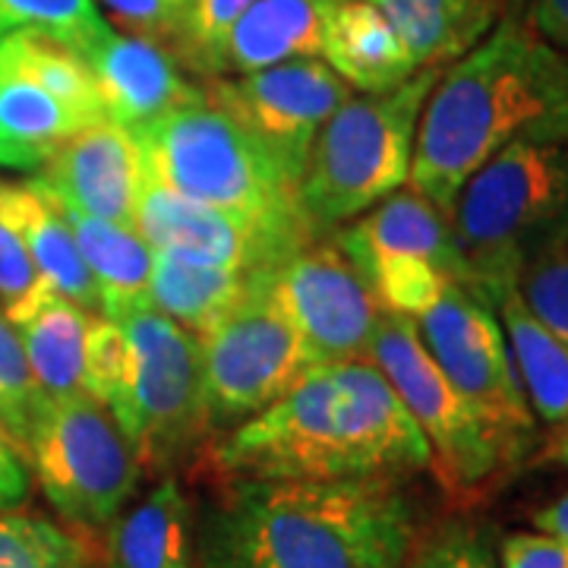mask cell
I'll return each mask as SVG.
<instances>
[{
	"label": "cell",
	"mask_w": 568,
	"mask_h": 568,
	"mask_svg": "<svg viewBox=\"0 0 568 568\" xmlns=\"http://www.w3.org/2000/svg\"><path fill=\"white\" fill-rule=\"evenodd\" d=\"M219 480H405L429 470V446L369 361L306 369L278 402L212 446Z\"/></svg>",
	"instance_id": "obj_1"
},
{
	"label": "cell",
	"mask_w": 568,
	"mask_h": 568,
	"mask_svg": "<svg viewBox=\"0 0 568 568\" xmlns=\"http://www.w3.org/2000/svg\"><path fill=\"white\" fill-rule=\"evenodd\" d=\"M114 323L126 335V376L108 410L136 452L142 474H178L212 433L203 347L149 304Z\"/></svg>",
	"instance_id": "obj_7"
},
{
	"label": "cell",
	"mask_w": 568,
	"mask_h": 568,
	"mask_svg": "<svg viewBox=\"0 0 568 568\" xmlns=\"http://www.w3.org/2000/svg\"><path fill=\"white\" fill-rule=\"evenodd\" d=\"M133 227L152 250H171L200 263L244 272L275 268L306 244L325 237L310 219H253L224 212L178 196L152 178L142 186Z\"/></svg>",
	"instance_id": "obj_14"
},
{
	"label": "cell",
	"mask_w": 568,
	"mask_h": 568,
	"mask_svg": "<svg viewBox=\"0 0 568 568\" xmlns=\"http://www.w3.org/2000/svg\"><path fill=\"white\" fill-rule=\"evenodd\" d=\"M29 496V467L22 462V452L0 424V511L20 508Z\"/></svg>",
	"instance_id": "obj_40"
},
{
	"label": "cell",
	"mask_w": 568,
	"mask_h": 568,
	"mask_svg": "<svg viewBox=\"0 0 568 568\" xmlns=\"http://www.w3.org/2000/svg\"><path fill=\"white\" fill-rule=\"evenodd\" d=\"M89 123L32 80L0 67V130L13 140L51 152Z\"/></svg>",
	"instance_id": "obj_29"
},
{
	"label": "cell",
	"mask_w": 568,
	"mask_h": 568,
	"mask_svg": "<svg viewBox=\"0 0 568 568\" xmlns=\"http://www.w3.org/2000/svg\"><path fill=\"white\" fill-rule=\"evenodd\" d=\"M260 272L224 268L171 250H152L149 306H155L171 323H178L196 342H203L205 335H212L244 304Z\"/></svg>",
	"instance_id": "obj_21"
},
{
	"label": "cell",
	"mask_w": 568,
	"mask_h": 568,
	"mask_svg": "<svg viewBox=\"0 0 568 568\" xmlns=\"http://www.w3.org/2000/svg\"><path fill=\"white\" fill-rule=\"evenodd\" d=\"M366 361L386 376L417 420L429 446V470L452 503L470 506L511 477L487 426L429 357L410 320L386 313Z\"/></svg>",
	"instance_id": "obj_9"
},
{
	"label": "cell",
	"mask_w": 568,
	"mask_h": 568,
	"mask_svg": "<svg viewBox=\"0 0 568 568\" xmlns=\"http://www.w3.org/2000/svg\"><path fill=\"white\" fill-rule=\"evenodd\" d=\"M515 294L552 338L568 345V244L530 260L515 278Z\"/></svg>",
	"instance_id": "obj_33"
},
{
	"label": "cell",
	"mask_w": 568,
	"mask_h": 568,
	"mask_svg": "<svg viewBox=\"0 0 568 568\" xmlns=\"http://www.w3.org/2000/svg\"><path fill=\"white\" fill-rule=\"evenodd\" d=\"M320 58L361 92H386L417 73L402 36L369 0H342L335 7Z\"/></svg>",
	"instance_id": "obj_23"
},
{
	"label": "cell",
	"mask_w": 568,
	"mask_h": 568,
	"mask_svg": "<svg viewBox=\"0 0 568 568\" xmlns=\"http://www.w3.org/2000/svg\"><path fill=\"white\" fill-rule=\"evenodd\" d=\"M36 29L54 36L89 58L114 29L102 20L95 0H0V32Z\"/></svg>",
	"instance_id": "obj_31"
},
{
	"label": "cell",
	"mask_w": 568,
	"mask_h": 568,
	"mask_svg": "<svg viewBox=\"0 0 568 568\" xmlns=\"http://www.w3.org/2000/svg\"><path fill=\"white\" fill-rule=\"evenodd\" d=\"M51 287L41 282L39 268L17 231L0 219V313L10 325H20Z\"/></svg>",
	"instance_id": "obj_35"
},
{
	"label": "cell",
	"mask_w": 568,
	"mask_h": 568,
	"mask_svg": "<svg viewBox=\"0 0 568 568\" xmlns=\"http://www.w3.org/2000/svg\"><path fill=\"white\" fill-rule=\"evenodd\" d=\"M22 351L44 398H67L85 392L82 388V354H85V328L89 310L48 291L41 304L13 325Z\"/></svg>",
	"instance_id": "obj_26"
},
{
	"label": "cell",
	"mask_w": 568,
	"mask_h": 568,
	"mask_svg": "<svg viewBox=\"0 0 568 568\" xmlns=\"http://www.w3.org/2000/svg\"><path fill=\"white\" fill-rule=\"evenodd\" d=\"M168 3H171V7H178V10H183V7H186V0H168Z\"/></svg>",
	"instance_id": "obj_43"
},
{
	"label": "cell",
	"mask_w": 568,
	"mask_h": 568,
	"mask_svg": "<svg viewBox=\"0 0 568 568\" xmlns=\"http://www.w3.org/2000/svg\"><path fill=\"white\" fill-rule=\"evenodd\" d=\"M200 347L212 429H231L250 420L316 366L272 294V268L256 275L244 304L205 335Z\"/></svg>",
	"instance_id": "obj_11"
},
{
	"label": "cell",
	"mask_w": 568,
	"mask_h": 568,
	"mask_svg": "<svg viewBox=\"0 0 568 568\" xmlns=\"http://www.w3.org/2000/svg\"><path fill=\"white\" fill-rule=\"evenodd\" d=\"M0 67L32 80L85 123L108 121L92 67L61 39L36 29H13L0 39Z\"/></svg>",
	"instance_id": "obj_27"
},
{
	"label": "cell",
	"mask_w": 568,
	"mask_h": 568,
	"mask_svg": "<svg viewBox=\"0 0 568 568\" xmlns=\"http://www.w3.org/2000/svg\"><path fill=\"white\" fill-rule=\"evenodd\" d=\"M342 0H256L224 41V77L320 58L325 22Z\"/></svg>",
	"instance_id": "obj_22"
},
{
	"label": "cell",
	"mask_w": 568,
	"mask_h": 568,
	"mask_svg": "<svg viewBox=\"0 0 568 568\" xmlns=\"http://www.w3.org/2000/svg\"><path fill=\"white\" fill-rule=\"evenodd\" d=\"M39 181L67 209L133 227L149 168L133 130L99 121L58 142L41 162Z\"/></svg>",
	"instance_id": "obj_15"
},
{
	"label": "cell",
	"mask_w": 568,
	"mask_h": 568,
	"mask_svg": "<svg viewBox=\"0 0 568 568\" xmlns=\"http://www.w3.org/2000/svg\"><path fill=\"white\" fill-rule=\"evenodd\" d=\"M530 521H534V530L552 534V537H559V540L568 544V493H562L559 499H552L549 506L537 508L530 515Z\"/></svg>",
	"instance_id": "obj_42"
},
{
	"label": "cell",
	"mask_w": 568,
	"mask_h": 568,
	"mask_svg": "<svg viewBox=\"0 0 568 568\" xmlns=\"http://www.w3.org/2000/svg\"><path fill=\"white\" fill-rule=\"evenodd\" d=\"M256 0H186L174 22V58L200 77H224V41Z\"/></svg>",
	"instance_id": "obj_30"
},
{
	"label": "cell",
	"mask_w": 568,
	"mask_h": 568,
	"mask_svg": "<svg viewBox=\"0 0 568 568\" xmlns=\"http://www.w3.org/2000/svg\"><path fill=\"white\" fill-rule=\"evenodd\" d=\"M503 13L552 48L568 51V0H503Z\"/></svg>",
	"instance_id": "obj_38"
},
{
	"label": "cell",
	"mask_w": 568,
	"mask_h": 568,
	"mask_svg": "<svg viewBox=\"0 0 568 568\" xmlns=\"http://www.w3.org/2000/svg\"><path fill=\"white\" fill-rule=\"evenodd\" d=\"M518 140H568V58L503 17L429 89L407 181L452 219L462 186Z\"/></svg>",
	"instance_id": "obj_3"
},
{
	"label": "cell",
	"mask_w": 568,
	"mask_h": 568,
	"mask_svg": "<svg viewBox=\"0 0 568 568\" xmlns=\"http://www.w3.org/2000/svg\"><path fill=\"white\" fill-rule=\"evenodd\" d=\"M48 152H41L36 145L13 140L0 130V171H39Z\"/></svg>",
	"instance_id": "obj_41"
},
{
	"label": "cell",
	"mask_w": 568,
	"mask_h": 568,
	"mask_svg": "<svg viewBox=\"0 0 568 568\" xmlns=\"http://www.w3.org/2000/svg\"><path fill=\"white\" fill-rule=\"evenodd\" d=\"M405 568H499V562L480 530L455 521L414 544Z\"/></svg>",
	"instance_id": "obj_36"
},
{
	"label": "cell",
	"mask_w": 568,
	"mask_h": 568,
	"mask_svg": "<svg viewBox=\"0 0 568 568\" xmlns=\"http://www.w3.org/2000/svg\"><path fill=\"white\" fill-rule=\"evenodd\" d=\"M99 568H200L196 506L178 474L162 477L89 537Z\"/></svg>",
	"instance_id": "obj_17"
},
{
	"label": "cell",
	"mask_w": 568,
	"mask_h": 568,
	"mask_svg": "<svg viewBox=\"0 0 568 568\" xmlns=\"http://www.w3.org/2000/svg\"><path fill=\"white\" fill-rule=\"evenodd\" d=\"M496 316L506 332L508 351L525 388L530 414L537 420L540 462L568 467V345L552 338L530 316L515 287L496 301Z\"/></svg>",
	"instance_id": "obj_19"
},
{
	"label": "cell",
	"mask_w": 568,
	"mask_h": 568,
	"mask_svg": "<svg viewBox=\"0 0 568 568\" xmlns=\"http://www.w3.org/2000/svg\"><path fill=\"white\" fill-rule=\"evenodd\" d=\"M0 219L17 231L41 282L82 310L102 313L99 287L82 260L58 196L36 181H0Z\"/></svg>",
	"instance_id": "obj_20"
},
{
	"label": "cell",
	"mask_w": 568,
	"mask_h": 568,
	"mask_svg": "<svg viewBox=\"0 0 568 568\" xmlns=\"http://www.w3.org/2000/svg\"><path fill=\"white\" fill-rule=\"evenodd\" d=\"M402 480H219L196 508L200 568H405Z\"/></svg>",
	"instance_id": "obj_2"
},
{
	"label": "cell",
	"mask_w": 568,
	"mask_h": 568,
	"mask_svg": "<svg viewBox=\"0 0 568 568\" xmlns=\"http://www.w3.org/2000/svg\"><path fill=\"white\" fill-rule=\"evenodd\" d=\"M452 234L465 287L487 306L518 272L568 244V140H518L462 186Z\"/></svg>",
	"instance_id": "obj_4"
},
{
	"label": "cell",
	"mask_w": 568,
	"mask_h": 568,
	"mask_svg": "<svg viewBox=\"0 0 568 568\" xmlns=\"http://www.w3.org/2000/svg\"><path fill=\"white\" fill-rule=\"evenodd\" d=\"M149 178L193 203L253 219H306L301 183L205 99L133 130Z\"/></svg>",
	"instance_id": "obj_6"
},
{
	"label": "cell",
	"mask_w": 568,
	"mask_h": 568,
	"mask_svg": "<svg viewBox=\"0 0 568 568\" xmlns=\"http://www.w3.org/2000/svg\"><path fill=\"white\" fill-rule=\"evenodd\" d=\"M61 209L70 222L73 237H77L85 268L99 287L102 316L121 320L123 313L149 304L152 246L136 234V227L102 222V219H92V215L67 209V205Z\"/></svg>",
	"instance_id": "obj_25"
},
{
	"label": "cell",
	"mask_w": 568,
	"mask_h": 568,
	"mask_svg": "<svg viewBox=\"0 0 568 568\" xmlns=\"http://www.w3.org/2000/svg\"><path fill=\"white\" fill-rule=\"evenodd\" d=\"M443 67H424L386 92L351 95L310 149L301 205L320 234L354 222L410 178L417 123Z\"/></svg>",
	"instance_id": "obj_5"
},
{
	"label": "cell",
	"mask_w": 568,
	"mask_h": 568,
	"mask_svg": "<svg viewBox=\"0 0 568 568\" xmlns=\"http://www.w3.org/2000/svg\"><path fill=\"white\" fill-rule=\"evenodd\" d=\"M22 462L54 511L85 537L99 534L142 480L140 458L114 414L89 392L41 402Z\"/></svg>",
	"instance_id": "obj_8"
},
{
	"label": "cell",
	"mask_w": 568,
	"mask_h": 568,
	"mask_svg": "<svg viewBox=\"0 0 568 568\" xmlns=\"http://www.w3.org/2000/svg\"><path fill=\"white\" fill-rule=\"evenodd\" d=\"M402 36L417 70L455 63L503 20V0H369Z\"/></svg>",
	"instance_id": "obj_24"
},
{
	"label": "cell",
	"mask_w": 568,
	"mask_h": 568,
	"mask_svg": "<svg viewBox=\"0 0 568 568\" xmlns=\"http://www.w3.org/2000/svg\"><path fill=\"white\" fill-rule=\"evenodd\" d=\"M499 568H568V544L544 530L506 534L496 556Z\"/></svg>",
	"instance_id": "obj_37"
},
{
	"label": "cell",
	"mask_w": 568,
	"mask_h": 568,
	"mask_svg": "<svg viewBox=\"0 0 568 568\" xmlns=\"http://www.w3.org/2000/svg\"><path fill=\"white\" fill-rule=\"evenodd\" d=\"M41 402H44V392L29 369L20 335L0 313V424L7 426V433L13 436L20 452Z\"/></svg>",
	"instance_id": "obj_32"
},
{
	"label": "cell",
	"mask_w": 568,
	"mask_h": 568,
	"mask_svg": "<svg viewBox=\"0 0 568 568\" xmlns=\"http://www.w3.org/2000/svg\"><path fill=\"white\" fill-rule=\"evenodd\" d=\"M272 294L304 338L313 364L366 361L386 310L335 234L306 244L272 268Z\"/></svg>",
	"instance_id": "obj_13"
},
{
	"label": "cell",
	"mask_w": 568,
	"mask_h": 568,
	"mask_svg": "<svg viewBox=\"0 0 568 568\" xmlns=\"http://www.w3.org/2000/svg\"><path fill=\"white\" fill-rule=\"evenodd\" d=\"M102 3L118 17V22L130 26L140 36L171 39L174 22L181 17V10L171 7L168 0H102Z\"/></svg>",
	"instance_id": "obj_39"
},
{
	"label": "cell",
	"mask_w": 568,
	"mask_h": 568,
	"mask_svg": "<svg viewBox=\"0 0 568 568\" xmlns=\"http://www.w3.org/2000/svg\"><path fill=\"white\" fill-rule=\"evenodd\" d=\"M0 568H99L89 537L29 511H0Z\"/></svg>",
	"instance_id": "obj_28"
},
{
	"label": "cell",
	"mask_w": 568,
	"mask_h": 568,
	"mask_svg": "<svg viewBox=\"0 0 568 568\" xmlns=\"http://www.w3.org/2000/svg\"><path fill=\"white\" fill-rule=\"evenodd\" d=\"M123 376H126V335L121 323L108 320L102 313L89 316L85 354H82V388L102 405H111L114 395L121 392Z\"/></svg>",
	"instance_id": "obj_34"
},
{
	"label": "cell",
	"mask_w": 568,
	"mask_h": 568,
	"mask_svg": "<svg viewBox=\"0 0 568 568\" xmlns=\"http://www.w3.org/2000/svg\"><path fill=\"white\" fill-rule=\"evenodd\" d=\"M203 99L263 142L301 183L313 142L351 99V85L325 61L301 58L241 77H212L203 82Z\"/></svg>",
	"instance_id": "obj_12"
},
{
	"label": "cell",
	"mask_w": 568,
	"mask_h": 568,
	"mask_svg": "<svg viewBox=\"0 0 568 568\" xmlns=\"http://www.w3.org/2000/svg\"><path fill=\"white\" fill-rule=\"evenodd\" d=\"M335 241L361 272L395 260H420L443 268L452 282L465 284V265L455 246L452 219L414 186H402L383 203L366 209L335 234Z\"/></svg>",
	"instance_id": "obj_18"
},
{
	"label": "cell",
	"mask_w": 568,
	"mask_h": 568,
	"mask_svg": "<svg viewBox=\"0 0 568 568\" xmlns=\"http://www.w3.org/2000/svg\"><path fill=\"white\" fill-rule=\"evenodd\" d=\"M410 323L448 383L487 426L508 474L528 465L537 455L540 433L496 310L474 297L465 284L452 282L443 297Z\"/></svg>",
	"instance_id": "obj_10"
},
{
	"label": "cell",
	"mask_w": 568,
	"mask_h": 568,
	"mask_svg": "<svg viewBox=\"0 0 568 568\" xmlns=\"http://www.w3.org/2000/svg\"><path fill=\"white\" fill-rule=\"evenodd\" d=\"M85 61L99 82L104 118L126 130H140L203 99V85L186 80L178 58L145 36L111 32Z\"/></svg>",
	"instance_id": "obj_16"
}]
</instances>
